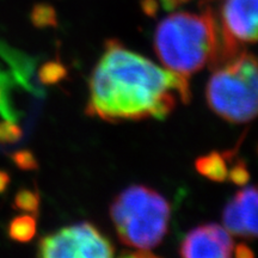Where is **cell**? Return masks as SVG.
Instances as JSON below:
<instances>
[{
  "mask_svg": "<svg viewBox=\"0 0 258 258\" xmlns=\"http://www.w3.org/2000/svg\"><path fill=\"white\" fill-rule=\"evenodd\" d=\"M89 86L86 112L109 122L164 120L177 102L188 104L191 98L188 78L160 69L116 40L106 41Z\"/></svg>",
  "mask_w": 258,
  "mask_h": 258,
  "instance_id": "cell-1",
  "label": "cell"
},
{
  "mask_svg": "<svg viewBox=\"0 0 258 258\" xmlns=\"http://www.w3.org/2000/svg\"><path fill=\"white\" fill-rule=\"evenodd\" d=\"M199 14L173 12L158 24L154 51L166 70L189 78L206 66L214 67L219 32L213 0H203Z\"/></svg>",
  "mask_w": 258,
  "mask_h": 258,
  "instance_id": "cell-2",
  "label": "cell"
},
{
  "mask_svg": "<svg viewBox=\"0 0 258 258\" xmlns=\"http://www.w3.org/2000/svg\"><path fill=\"white\" fill-rule=\"evenodd\" d=\"M110 217L121 243L131 249L151 251L163 241L171 218V206L156 190L132 185L116 196Z\"/></svg>",
  "mask_w": 258,
  "mask_h": 258,
  "instance_id": "cell-3",
  "label": "cell"
},
{
  "mask_svg": "<svg viewBox=\"0 0 258 258\" xmlns=\"http://www.w3.org/2000/svg\"><path fill=\"white\" fill-rule=\"evenodd\" d=\"M206 89L209 108L232 123H246L257 115L258 72L249 50L215 67Z\"/></svg>",
  "mask_w": 258,
  "mask_h": 258,
  "instance_id": "cell-4",
  "label": "cell"
},
{
  "mask_svg": "<svg viewBox=\"0 0 258 258\" xmlns=\"http://www.w3.org/2000/svg\"><path fill=\"white\" fill-rule=\"evenodd\" d=\"M219 32L215 67L233 59L257 41L258 0H213Z\"/></svg>",
  "mask_w": 258,
  "mask_h": 258,
  "instance_id": "cell-5",
  "label": "cell"
},
{
  "mask_svg": "<svg viewBox=\"0 0 258 258\" xmlns=\"http://www.w3.org/2000/svg\"><path fill=\"white\" fill-rule=\"evenodd\" d=\"M37 254L42 258H110L115 249L92 224L80 222L42 238Z\"/></svg>",
  "mask_w": 258,
  "mask_h": 258,
  "instance_id": "cell-6",
  "label": "cell"
},
{
  "mask_svg": "<svg viewBox=\"0 0 258 258\" xmlns=\"http://www.w3.org/2000/svg\"><path fill=\"white\" fill-rule=\"evenodd\" d=\"M234 249L230 232L218 224H206L190 231L183 239L179 254L184 258H228Z\"/></svg>",
  "mask_w": 258,
  "mask_h": 258,
  "instance_id": "cell-7",
  "label": "cell"
},
{
  "mask_svg": "<svg viewBox=\"0 0 258 258\" xmlns=\"http://www.w3.org/2000/svg\"><path fill=\"white\" fill-rule=\"evenodd\" d=\"M257 190L249 186L234 195L222 212L226 231L238 237L254 239L257 237Z\"/></svg>",
  "mask_w": 258,
  "mask_h": 258,
  "instance_id": "cell-8",
  "label": "cell"
},
{
  "mask_svg": "<svg viewBox=\"0 0 258 258\" xmlns=\"http://www.w3.org/2000/svg\"><path fill=\"white\" fill-rule=\"evenodd\" d=\"M233 156L230 152H211L199 157L195 161V167L200 175L214 182H225L227 179V160Z\"/></svg>",
  "mask_w": 258,
  "mask_h": 258,
  "instance_id": "cell-9",
  "label": "cell"
},
{
  "mask_svg": "<svg viewBox=\"0 0 258 258\" xmlns=\"http://www.w3.org/2000/svg\"><path fill=\"white\" fill-rule=\"evenodd\" d=\"M37 222L35 215H19L9 225V237L18 243H28L36 234Z\"/></svg>",
  "mask_w": 258,
  "mask_h": 258,
  "instance_id": "cell-10",
  "label": "cell"
},
{
  "mask_svg": "<svg viewBox=\"0 0 258 258\" xmlns=\"http://www.w3.org/2000/svg\"><path fill=\"white\" fill-rule=\"evenodd\" d=\"M10 88H11V78L4 71L0 70V115L4 116L5 120L16 121L18 115L10 102Z\"/></svg>",
  "mask_w": 258,
  "mask_h": 258,
  "instance_id": "cell-11",
  "label": "cell"
},
{
  "mask_svg": "<svg viewBox=\"0 0 258 258\" xmlns=\"http://www.w3.org/2000/svg\"><path fill=\"white\" fill-rule=\"evenodd\" d=\"M67 74H69V71L60 61H49V62L42 64L38 71V79L44 85H54V84L66 79Z\"/></svg>",
  "mask_w": 258,
  "mask_h": 258,
  "instance_id": "cell-12",
  "label": "cell"
},
{
  "mask_svg": "<svg viewBox=\"0 0 258 258\" xmlns=\"http://www.w3.org/2000/svg\"><path fill=\"white\" fill-rule=\"evenodd\" d=\"M31 23L36 28H55L57 25V16L53 6L48 4H36L30 14Z\"/></svg>",
  "mask_w": 258,
  "mask_h": 258,
  "instance_id": "cell-13",
  "label": "cell"
},
{
  "mask_svg": "<svg viewBox=\"0 0 258 258\" xmlns=\"http://www.w3.org/2000/svg\"><path fill=\"white\" fill-rule=\"evenodd\" d=\"M14 207L17 211L31 213L35 217L40 209V194L29 189H21L14 199Z\"/></svg>",
  "mask_w": 258,
  "mask_h": 258,
  "instance_id": "cell-14",
  "label": "cell"
},
{
  "mask_svg": "<svg viewBox=\"0 0 258 258\" xmlns=\"http://www.w3.org/2000/svg\"><path fill=\"white\" fill-rule=\"evenodd\" d=\"M23 132L14 121L5 120L0 122V145L15 144L22 139Z\"/></svg>",
  "mask_w": 258,
  "mask_h": 258,
  "instance_id": "cell-15",
  "label": "cell"
},
{
  "mask_svg": "<svg viewBox=\"0 0 258 258\" xmlns=\"http://www.w3.org/2000/svg\"><path fill=\"white\" fill-rule=\"evenodd\" d=\"M11 159L14 164L21 170L30 171L38 169V161L36 160L31 151L21 150L11 154Z\"/></svg>",
  "mask_w": 258,
  "mask_h": 258,
  "instance_id": "cell-16",
  "label": "cell"
},
{
  "mask_svg": "<svg viewBox=\"0 0 258 258\" xmlns=\"http://www.w3.org/2000/svg\"><path fill=\"white\" fill-rule=\"evenodd\" d=\"M227 179H230L235 185L243 186L250 180V173L246 163L244 160H238L233 166L228 170Z\"/></svg>",
  "mask_w": 258,
  "mask_h": 258,
  "instance_id": "cell-17",
  "label": "cell"
},
{
  "mask_svg": "<svg viewBox=\"0 0 258 258\" xmlns=\"http://www.w3.org/2000/svg\"><path fill=\"white\" fill-rule=\"evenodd\" d=\"M233 250H234L235 257L237 258H253V256H254L250 247L243 243L238 245V246Z\"/></svg>",
  "mask_w": 258,
  "mask_h": 258,
  "instance_id": "cell-18",
  "label": "cell"
},
{
  "mask_svg": "<svg viewBox=\"0 0 258 258\" xmlns=\"http://www.w3.org/2000/svg\"><path fill=\"white\" fill-rule=\"evenodd\" d=\"M158 4H161L163 5L164 9L166 10H173L176 8H178V6L185 4L186 2H189V0H156Z\"/></svg>",
  "mask_w": 258,
  "mask_h": 258,
  "instance_id": "cell-19",
  "label": "cell"
},
{
  "mask_svg": "<svg viewBox=\"0 0 258 258\" xmlns=\"http://www.w3.org/2000/svg\"><path fill=\"white\" fill-rule=\"evenodd\" d=\"M10 184V175L5 171L0 170V194L5 192Z\"/></svg>",
  "mask_w": 258,
  "mask_h": 258,
  "instance_id": "cell-20",
  "label": "cell"
}]
</instances>
